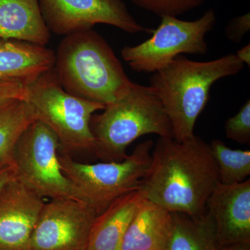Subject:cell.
Listing matches in <instances>:
<instances>
[{
    "label": "cell",
    "mask_w": 250,
    "mask_h": 250,
    "mask_svg": "<svg viewBox=\"0 0 250 250\" xmlns=\"http://www.w3.org/2000/svg\"><path fill=\"white\" fill-rule=\"evenodd\" d=\"M219 182L210 145L194 135L177 141L159 137L140 191L171 213L192 217L206 213V204Z\"/></svg>",
    "instance_id": "6da1fadb"
},
{
    "label": "cell",
    "mask_w": 250,
    "mask_h": 250,
    "mask_svg": "<svg viewBox=\"0 0 250 250\" xmlns=\"http://www.w3.org/2000/svg\"><path fill=\"white\" fill-rule=\"evenodd\" d=\"M53 69L67 93L105 106L133 83L107 41L93 29L64 36Z\"/></svg>",
    "instance_id": "7a4b0ae2"
},
{
    "label": "cell",
    "mask_w": 250,
    "mask_h": 250,
    "mask_svg": "<svg viewBox=\"0 0 250 250\" xmlns=\"http://www.w3.org/2000/svg\"><path fill=\"white\" fill-rule=\"evenodd\" d=\"M244 67L233 54L208 62L179 56L153 73L149 86L162 103L176 141H186L195 135V123L209 101L212 85L238 75Z\"/></svg>",
    "instance_id": "3957f363"
},
{
    "label": "cell",
    "mask_w": 250,
    "mask_h": 250,
    "mask_svg": "<svg viewBox=\"0 0 250 250\" xmlns=\"http://www.w3.org/2000/svg\"><path fill=\"white\" fill-rule=\"evenodd\" d=\"M90 128L95 154L106 161L124 160L127 147L144 135L174 139L170 119L154 90L134 82L123 96L92 116Z\"/></svg>",
    "instance_id": "277c9868"
},
{
    "label": "cell",
    "mask_w": 250,
    "mask_h": 250,
    "mask_svg": "<svg viewBox=\"0 0 250 250\" xmlns=\"http://www.w3.org/2000/svg\"><path fill=\"white\" fill-rule=\"evenodd\" d=\"M24 100L36 121L47 125L57 136L61 151L95 153L90 121L95 112L103 111L105 106L67 93L53 68L26 85Z\"/></svg>",
    "instance_id": "5b68a950"
},
{
    "label": "cell",
    "mask_w": 250,
    "mask_h": 250,
    "mask_svg": "<svg viewBox=\"0 0 250 250\" xmlns=\"http://www.w3.org/2000/svg\"><path fill=\"white\" fill-rule=\"evenodd\" d=\"M153 146L146 141L124 160L93 164L78 162L60 150L59 162L65 177L99 215L117 199L140 190L150 167Z\"/></svg>",
    "instance_id": "8992f818"
},
{
    "label": "cell",
    "mask_w": 250,
    "mask_h": 250,
    "mask_svg": "<svg viewBox=\"0 0 250 250\" xmlns=\"http://www.w3.org/2000/svg\"><path fill=\"white\" fill-rule=\"evenodd\" d=\"M60 149L53 131L42 122L34 121L23 133L15 149L13 165L18 178L43 199L84 202L62 172L59 159Z\"/></svg>",
    "instance_id": "52a82bcc"
},
{
    "label": "cell",
    "mask_w": 250,
    "mask_h": 250,
    "mask_svg": "<svg viewBox=\"0 0 250 250\" xmlns=\"http://www.w3.org/2000/svg\"><path fill=\"white\" fill-rule=\"evenodd\" d=\"M216 22L213 9L193 21L164 16L152 37L139 45L126 46L122 57L134 71L154 73L181 54L205 55L208 50L206 36Z\"/></svg>",
    "instance_id": "ba28073f"
},
{
    "label": "cell",
    "mask_w": 250,
    "mask_h": 250,
    "mask_svg": "<svg viewBox=\"0 0 250 250\" xmlns=\"http://www.w3.org/2000/svg\"><path fill=\"white\" fill-rule=\"evenodd\" d=\"M39 4L49 30L57 35L88 30L97 24L131 34L146 30L122 0H39Z\"/></svg>",
    "instance_id": "9c48e42d"
},
{
    "label": "cell",
    "mask_w": 250,
    "mask_h": 250,
    "mask_svg": "<svg viewBox=\"0 0 250 250\" xmlns=\"http://www.w3.org/2000/svg\"><path fill=\"white\" fill-rule=\"evenodd\" d=\"M97 216L84 202L49 200L41 210L29 250H85Z\"/></svg>",
    "instance_id": "30bf717a"
},
{
    "label": "cell",
    "mask_w": 250,
    "mask_h": 250,
    "mask_svg": "<svg viewBox=\"0 0 250 250\" xmlns=\"http://www.w3.org/2000/svg\"><path fill=\"white\" fill-rule=\"evenodd\" d=\"M44 199L18 177L0 195V250H29Z\"/></svg>",
    "instance_id": "8fae6325"
},
{
    "label": "cell",
    "mask_w": 250,
    "mask_h": 250,
    "mask_svg": "<svg viewBox=\"0 0 250 250\" xmlns=\"http://www.w3.org/2000/svg\"><path fill=\"white\" fill-rule=\"evenodd\" d=\"M206 208L214 221L218 248L250 243V179L227 185L218 182Z\"/></svg>",
    "instance_id": "7c38bea8"
},
{
    "label": "cell",
    "mask_w": 250,
    "mask_h": 250,
    "mask_svg": "<svg viewBox=\"0 0 250 250\" xmlns=\"http://www.w3.org/2000/svg\"><path fill=\"white\" fill-rule=\"evenodd\" d=\"M55 52L45 46L0 39V80L27 85L52 70Z\"/></svg>",
    "instance_id": "4fadbf2b"
},
{
    "label": "cell",
    "mask_w": 250,
    "mask_h": 250,
    "mask_svg": "<svg viewBox=\"0 0 250 250\" xmlns=\"http://www.w3.org/2000/svg\"><path fill=\"white\" fill-rule=\"evenodd\" d=\"M172 213L144 198L125 233L121 250H168Z\"/></svg>",
    "instance_id": "5bb4252c"
},
{
    "label": "cell",
    "mask_w": 250,
    "mask_h": 250,
    "mask_svg": "<svg viewBox=\"0 0 250 250\" xmlns=\"http://www.w3.org/2000/svg\"><path fill=\"white\" fill-rule=\"evenodd\" d=\"M50 37L39 0H0V39L46 46Z\"/></svg>",
    "instance_id": "9a60e30c"
},
{
    "label": "cell",
    "mask_w": 250,
    "mask_h": 250,
    "mask_svg": "<svg viewBox=\"0 0 250 250\" xmlns=\"http://www.w3.org/2000/svg\"><path fill=\"white\" fill-rule=\"evenodd\" d=\"M143 200L139 190L113 202L95 219L85 250H121L126 230Z\"/></svg>",
    "instance_id": "2e32d148"
},
{
    "label": "cell",
    "mask_w": 250,
    "mask_h": 250,
    "mask_svg": "<svg viewBox=\"0 0 250 250\" xmlns=\"http://www.w3.org/2000/svg\"><path fill=\"white\" fill-rule=\"evenodd\" d=\"M173 231L168 250H217L216 231L209 213L192 218L181 213H172Z\"/></svg>",
    "instance_id": "e0dca14e"
},
{
    "label": "cell",
    "mask_w": 250,
    "mask_h": 250,
    "mask_svg": "<svg viewBox=\"0 0 250 250\" xmlns=\"http://www.w3.org/2000/svg\"><path fill=\"white\" fill-rule=\"evenodd\" d=\"M36 121L24 99H14L0 104V166L13 164L18 141Z\"/></svg>",
    "instance_id": "ac0fdd59"
},
{
    "label": "cell",
    "mask_w": 250,
    "mask_h": 250,
    "mask_svg": "<svg viewBox=\"0 0 250 250\" xmlns=\"http://www.w3.org/2000/svg\"><path fill=\"white\" fill-rule=\"evenodd\" d=\"M209 145L218 167L220 183L231 185L248 179L250 174V150L231 149L220 139H213Z\"/></svg>",
    "instance_id": "d6986e66"
},
{
    "label": "cell",
    "mask_w": 250,
    "mask_h": 250,
    "mask_svg": "<svg viewBox=\"0 0 250 250\" xmlns=\"http://www.w3.org/2000/svg\"><path fill=\"white\" fill-rule=\"evenodd\" d=\"M141 9L162 18L177 17L201 6L205 0H131Z\"/></svg>",
    "instance_id": "ffe728a7"
},
{
    "label": "cell",
    "mask_w": 250,
    "mask_h": 250,
    "mask_svg": "<svg viewBox=\"0 0 250 250\" xmlns=\"http://www.w3.org/2000/svg\"><path fill=\"white\" fill-rule=\"evenodd\" d=\"M228 139L240 144L250 143V100H248L236 115L230 117L225 123Z\"/></svg>",
    "instance_id": "44dd1931"
},
{
    "label": "cell",
    "mask_w": 250,
    "mask_h": 250,
    "mask_svg": "<svg viewBox=\"0 0 250 250\" xmlns=\"http://www.w3.org/2000/svg\"><path fill=\"white\" fill-rule=\"evenodd\" d=\"M250 30V12L233 18L225 28L227 39L233 43L238 44Z\"/></svg>",
    "instance_id": "7402d4cb"
},
{
    "label": "cell",
    "mask_w": 250,
    "mask_h": 250,
    "mask_svg": "<svg viewBox=\"0 0 250 250\" xmlns=\"http://www.w3.org/2000/svg\"><path fill=\"white\" fill-rule=\"evenodd\" d=\"M26 85L12 80H0V104L14 99H24Z\"/></svg>",
    "instance_id": "603a6c76"
},
{
    "label": "cell",
    "mask_w": 250,
    "mask_h": 250,
    "mask_svg": "<svg viewBox=\"0 0 250 250\" xmlns=\"http://www.w3.org/2000/svg\"><path fill=\"white\" fill-rule=\"evenodd\" d=\"M17 177V172L13 164L0 166V195L5 188Z\"/></svg>",
    "instance_id": "cb8c5ba5"
},
{
    "label": "cell",
    "mask_w": 250,
    "mask_h": 250,
    "mask_svg": "<svg viewBox=\"0 0 250 250\" xmlns=\"http://www.w3.org/2000/svg\"><path fill=\"white\" fill-rule=\"evenodd\" d=\"M236 55L238 59L245 65H248V67L250 66V45H245L244 47L240 49L238 52H236Z\"/></svg>",
    "instance_id": "d4e9b609"
},
{
    "label": "cell",
    "mask_w": 250,
    "mask_h": 250,
    "mask_svg": "<svg viewBox=\"0 0 250 250\" xmlns=\"http://www.w3.org/2000/svg\"><path fill=\"white\" fill-rule=\"evenodd\" d=\"M217 250H250V243L231 245L218 248Z\"/></svg>",
    "instance_id": "484cf974"
}]
</instances>
